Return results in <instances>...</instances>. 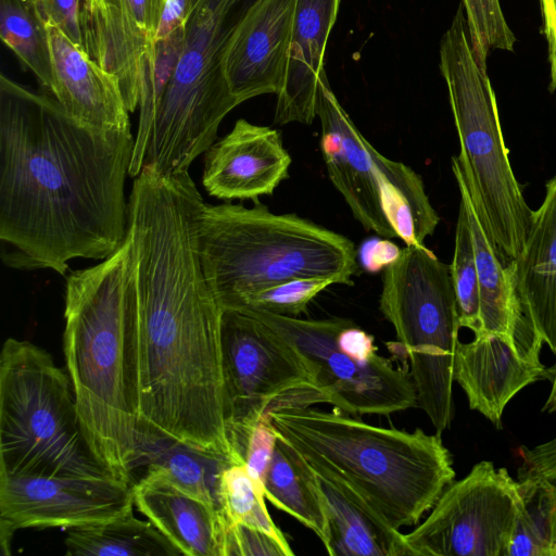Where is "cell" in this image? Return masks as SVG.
Wrapping results in <instances>:
<instances>
[{
  "label": "cell",
  "mask_w": 556,
  "mask_h": 556,
  "mask_svg": "<svg viewBox=\"0 0 556 556\" xmlns=\"http://www.w3.org/2000/svg\"><path fill=\"white\" fill-rule=\"evenodd\" d=\"M128 202L138 440L169 438L243 464L225 422L223 308L199 251L203 198L189 172L143 165Z\"/></svg>",
  "instance_id": "cell-1"
},
{
  "label": "cell",
  "mask_w": 556,
  "mask_h": 556,
  "mask_svg": "<svg viewBox=\"0 0 556 556\" xmlns=\"http://www.w3.org/2000/svg\"><path fill=\"white\" fill-rule=\"evenodd\" d=\"M130 128L99 130L51 97L0 75V244L15 269L65 275L128 238Z\"/></svg>",
  "instance_id": "cell-2"
},
{
  "label": "cell",
  "mask_w": 556,
  "mask_h": 556,
  "mask_svg": "<svg viewBox=\"0 0 556 556\" xmlns=\"http://www.w3.org/2000/svg\"><path fill=\"white\" fill-rule=\"evenodd\" d=\"M63 351L84 435L98 460L132 483L138 442L134 251L123 247L65 282Z\"/></svg>",
  "instance_id": "cell-3"
},
{
  "label": "cell",
  "mask_w": 556,
  "mask_h": 556,
  "mask_svg": "<svg viewBox=\"0 0 556 556\" xmlns=\"http://www.w3.org/2000/svg\"><path fill=\"white\" fill-rule=\"evenodd\" d=\"M265 417L307 463L343 479L399 530L417 526L455 480L439 432L372 426L337 408L273 406Z\"/></svg>",
  "instance_id": "cell-4"
},
{
  "label": "cell",
  "mask_w": 556,
  "mask_h": 556,
  "mask_svg": "<svg viewBox=\"0 0 556 556\" xmlns=\"http://www.w3.org/2000/svg\"><path fill=\"white\" fill-rule=\"evenodd\" d=\"M199 251L208 286L223 309L286 280L331 278L353 285L357 252L348 237L293 213L204 203Z\"/></svg>",
  "instance_id": "cell-5"
},
{
  "label": "cell",
  "mask_w": 556,
  "mask_h": 556,
  "mask_svg": "<svg viewBox=\"0 0 556 556\" xmlns=\"http://www.w3.org/2000/svg\"><path fill=\"white\" fill-rule=\"evenodd\" d=\"M439 54L459 140L456 156L480 222L507 265L525 247L532 210L509 162L486 61L472 48L463 5L441 38Z\"/></svg>",
  "instance_id": "cell-6"
},
{
  "label": "cell",
  "mask_w": 556,
  "mask_h": 556,
  "mask_svg": "<svg viewBox=\"0 0 556 556\" xmlns=\"http://www.w3.org/2000/svg\"><path fill=\"white\" fill-rule=\"evenodd\" d=\"M0 473L115 477L84 435L67 372L42 348L14 338L0 354Z\"/></svg>",
  "instance_id": "cell-7"
},
{
  "label": "cell",
  "mask_w": 556,
  "mask_h": 556,
  "mask_svg": "<svg viewBox=\"0 0 556 556\" xmlns=\"http://www.w3.org/2000/svg\"><path fill=\"white\" fill-rule=\"evenodd\" d=\"M258 0H195L180 54L156 110L143 165L162 175L188 172L216 141L224 117L238 104L224 73L236 29Z\"/></svg>",
  "instance_id": "cell-8"
},
{
  "label": "cell",
  "mask_w": 556,
  "mask_h": 556,
  "mask_svg": "<svg viewBox=\"0 0 556 556\" xmlns=\"http://www.w3.org/2000/svg\"><path fill=\"white\" fill-rule=\"evenodd\" d=\"M379 309L393 326L417 406L442 433L454 416V358L460 329L450 265L425 244L405 245L382 273Z\"/></svg>",
  "instance_id": "cell-9"
},
{
  "label": "cell",
  "mask_w": 556,
  "mask_h": 556,
  "mask_svg": "<svg viewBox=\"0 0 556 556\" xmlns=\"http://www.w3.org/2000/svg\"><path fill=\"white\" fill-rule=\"evenodd\" d=\"M304 357L319 403L353 415H390L417 406L408 369L379 355L371 334L348 318L305 319L254 309Z\"/></svg>",
  "instance_id": "cell-10"
},
{
  "label": "cell",
  "mask_w": 556,
  "mask_h": 556,
  "mask_svg": "<svg viewBox=\"0 0 556 556\" xmlns=\"http://www.w3.org/2000/svg\"><path fill=\"white\" fill-rule=\"evenodd\" d=\"M220 342L225 422L231 446L242 459L249 432L267 410L302 403L314 392L315 380L302 354L250 313L223 309Z\"/></svg>",
  "instance_id": "cell-11"
},
{
  "label": "cell",
  "mask_w": 556,
  "mask_h": 556,
  "mask_svg": "<svg viewBox=\"0 0 556 556\" xmlns=\"http://www.w3.org/2000/svg\"><path fill=\"white\" fill-rule=\"evenodd\" d=\"M515 480L482 460L443 491L427 518L404 534L410 556H507Z\"/></svg>",
  "instance_id": "cell-12"
},
{
  "label": "cell",
  "mask_w": 556,
  "mask_h": 556,
  "mask_svg": "<svg viewBox=\"0 0 556 556\" xmlns=\"http://www.w3.org/2000/svg\"><path fill=\"white\" fill-rule=\"evenodd\" d=\"M131 483L119 478H62L0 473V545L27 528L70 529L134 510Z\"/></svg>",
  "instance_id": "cell-13"
},
{
  "label": "cell",
  "mask_w": 556,
  "mask_h": 556,
  "mask_svg": "<svg viewBox=\"0 0 556 556\" xmlns=\"http://www.w3.org/2000/svg\"><path fill=\"white\" fill-rule=\"evenodd\" d=\"M316 116L321 125L320 150L327 174L355 219L384 239L397 238L383 204L377 163L379 153L362 135L330 88L327 73L319 81Z\"/></svg>",
  "instance_id": "cell-14"
},
{
  "label": "cell",
  "mask_w": 556,
  "mask_h": 556,
  "mask_svg": "<svg viewBox=\"0 0 556 556\" xmlns=\"http://www.w3.org/2000/svg\"><path fill=\"white\" fill-rule=\"evenodd\" d=\"M166 0H80L85 51L118 77L129 113L139 105L144 56Z\"/></svg>",
  "instance_id": "cell-15"
},
{
  "label": "cell",
  "mask_w": 556,
  "mask_h": 556,
  "mask_svg": "<svg viewBox=\"0 0 556 556\" xmlns=\"http://www.w3.org/2000/svg\"><path fill=\"white\" fill-rule=\"evenodd\" d=\"M291 163L277 129L240 118L205 152L202 184L219 200L257 202L289 177Z\"/></svg>",
  "instance_id": "cell-16"
},
{
  "label": "cell",
  "mask_w": 556,
  "mask_h": 556,
  "mask_svg": "<svg viewBox=\"0 0 556 556\" xmlns=\"http://www.w3.org/2000/svg\"><path fill=\"white\" fill-rule=\"evenodd\" d=\"M296 0H258L231 37L224 61L237 104L279 93L286 75Z\"/></svg>",
  "instance_id": "cell-17"
},
{
  "label": "cell",
  "mask_w": 556,
  "mask_h": 556,
  "mask_svg": "<svg viewBox=\"0 0 556 556\" xmlns=\"http://www.w3.org/2000/svg\"><path fill=\"white\" fill-rule=\"evenodd\" d=\"M541 350L523 354L496 334L458 342L454 358V381L464 390L469 407L502 428L507 404L527 386L552 380Z\"/></svg>",
  "instance_id": "cell-18"
},
{
  "label": "cell",
  "mask_w": 556,
  "mask_h": 556,
  "mask_svg": "<svg viewBox=\"0 0 556 556\" xmlns=\"http://www.w3.org/2000/svg\"><path fill=\"white\" fill-rule=\"evenodd\" d=\"M53 100L74 119L99 130L130 128L118 77L93 61L55 26L47 23Z\"/></svg>",
  "instance_id": "cell-19"
},
{
  "label": "cell",
  "mask_w": 556,
  "mask_h": 556,
  "mask_svg": "<svg viewBox=\"0 0 556 556\" xmlns=\"http://www.w3.org/2000/svg\"><path fill=\"white\" fill-rule=\"evenodd\" d=\"M131 484L137 509L186 556H223L224 527L216 507L178 485L157 466Z\"/></svg>",
  "instance_id": "cell-20"
},
{
  "label": "cell",
  "mask_w": 556,
  "mask_h": 556,
  "mask_svg": "<svg viewBox=\"0 0 556 556\" xmlns=\"http://www.w3.org/2000/svg\"><path fill=\"white\" fill-rule=\"evenodd\" d=\"M340 0H296L283 85L277 94L278 125H309L316 117L325 54L337 21Z\"/></svg>",
  "instance_id": "cell-21"
},
{
  "label": "cell",
  "mask_w": 556,
  "mask_h": 556,
  "mask_svg": "<svg viewBox=\"0 0 556 556\" xmlns=\"http://www.w3.org/2000/svg\"><path fill=\"white\" fill-rule=\"evenodd\" d=\"M452 170L466 210L475 251L479 282L482 334H496L523 354L543 348L525 317L513 282L511 268L495 250L476 212L457 156Z\"/></svg>",
  "instance_id": "cell-22"
},
{
  "label": "cell",
  "mask_w": 556,
  "mask_h": 556,
  "mask_svg": "<svg viewBox=\"0 0 556 556\" xmlns=\"http://www.w3.org/2000/svg\"><path fill=\"white\" fill-rule=\"evenodd\" d=\"M306 465L325 510V547L329 555H408L404 533L393 528L358 492L336 473L307 462Z\"/></svg>",
  "instance_id": "cell-23"
},
{
  "label": "cell",
  "mask_w": 556,
  "mask_h": 556,
  "mask_svg": "<svg viewBox=\"0 0 556 556\" xmlns=\"http://www.w3.org/2000/svg\"><path fill=\"white\" fill-rule=\"evenodd\" d=\"M521 311L536 337L556 356V175L532 210L525 247L508 264Z\"/></svg>",
  "instance_id": "cell-24"
},
{
  "label": "cell",
  "mask_w": 556,
  "mask_h": 556,
  "mask_svg": "<svg viewBox=\"0 0 556 556\" xmlns=\"http://www.w3.org/2000/svg\"><path fill=\"white\" fill-rule=\"evenodd\" d=\"M263 489L265 498L312 530L324 546L328 523L304 458L278 435Z\"/></svg>",
  "instance_id": "cell-25"
},
{
  "label": "cell",
  "mask_w": 556,
  "mask_h": 556,
  "mask_svg": "<svg viewBox=\"0 0 556 556\" xmlns=\"http://www.w3.org/2000/svg\"><path fill=\"white\" fill-rule=\"evenodd\" d=\"M229 464L233 462L227 456L199 450L169 438L140 437L132 476L137 468H164L178 485L218 509V481L222 471Z\"/></svg>",
  "instance_id": "cell-26"
},
{
  "label": "cell",
  "mask_w": 556,
  "mask_h": 556,
  "mask_svg": "<svg viewBox=\"0 0 556 556\" xmlns=\"http://www.w3.org/2000/svg\"><path fill=\"white\" fill-rule=\"evenodd\" d=\"M67 556H179L181 553L134 510L119 517L70 528L65 535Z\"/></svg>",
  "instance_id": "cell-27"
},
{
  "label": "cell",
  "mask_w": 556,
  "mask_h": 556,
  "mask_svg": "<svg viewBox=\"0 0 556 556\" xmlns=\"http://www.w3.org/2000/svg\"><path fill=\"white\" fill-rule=\"evenodd\" d=\"M386 215L405 245H422L432 236L440 216L432 206L422 178L409 166L377 155Z\"/></svg>",
  "instance_id": "cell-28"
},
{
  "label": "cell",
  "mask_w": 556,
  "mask_h": 556,
  "mask_svg": "<svg viewBox=\"0 0 556 556\" xmlns=\"http://www.w3.org/2000/svg\"><path fill=\"white\" fill-rule=\"evenodd\" d=\"M515 517L507 556H554L556 482L542 477L515 480Z\"/></svg>",
  "instance_id": "cell-29"
},
{
  "label": "cell",
  "mask_w": 556,
  "mask_h": 556,
  "mask_svg": "<svg viewBox=\"0 0 556 556\" xmlns=\"http://www.w3.org/2000/svg\"><path fill=\"white\" fill-rule=\"evenodd\" d=\"M0 37L22 67L36 77L40 91L51 96L54 73L50 42L36 0H0Z\"/></svg>",
  "instance_id": "cell-30"
},
{
  "label": "cell",
  "mask_w": 556,
  "mask_h": 556,
  "mask_svg": "<svg viewBox=\"0 0 556 556\" xmlns=\"http://www.w3.org/2000/svg\"><path fill=\"white\" fill-rule=\"evenodd\" d=\"M265 500L264 493L256 486L244 464H229L222 471L217 502L223 527L243 523L288 543L271 519Z\"/></svg>",
  "instance_id": "cell-31"
},
{
  "label": "cell",
  "mask_w": 556,
  "mask_h": 556,
  "mask_svg": "<svg viewBox=\"0 0 556 556\" xmlns=\"http://www.w3.org/2000/svg\"><path fill=\"white\" fill-rule=\"evenodd\" d=\"M460 328L482 334L479 282L471 232L464 204L459 202L455 229L454 253L450 265Z\"/></svg>",
  "instance_id": "cell-32"
},
{
  "label": "cell",
  "mask_w": 556,
  "mask_h": 556,
  "mask_svg": "<svg viewBox=\"0 0 556 556\" xmlns=\"http://www.w3.org/2000/svg\"><path fill=\"white\" fill-rule=\"evenodd\" d=\"M331 278L303 277L286 280L253 293L230 309H254L288 317H300L309 302L331 285Z\"/></svg>",
  "instance_id": "cell-33"
},
{
  "label": "cell",
  "mask_w": 556,
  "mask_h": 556,
  "mask_svg": "<svg viewBox=\"0 0 556 556\" xmlns=\"http://www.w3.org/2000/svg\"><path fill=\"white\" fill-rule=\"evenodd\" d=\"M475 52L483 60L492 50L513 51L516 37L500 0H462Z\"/></svg>",
  "instance_id": "cell-34"
},
{
  "label": "cell",
  "mask_w": 556,
  "mask_h": 556,
  "mask_svg": "<svg viewBox=\"0 0 556 556\" xmlns=\"http://www.w3.org/2000/svg\"><path fill=\"white\" fill-rule=\"evenodd\" d=\"M289 543L243 523L224 526L223 556H292Z\"/></svg>",
  "instance_id": "cell-35"
},
{
  "label": "cell",
  "mask_w": 556,
  "mask_h": 556,
  "mask_svg": "<svg viewBox=\"0 0 556 556\" xmlns=\"http://www.w3.org/2000/svg\"><path fill=\"white\" fill-rule=\"evenodd\" d=\"M278 434L264 417L249 432L241 451L243 464L256 486L264 493L263 481ZM265 496V495H264Z\"/></svg>",
  "instance_id": "cell-36"
},
{
  "label": "cell",
  "mask_w": 556,
  "mask_h": 556,
  "mask_svg": "<svg viewBox=\"0 0 556 556\" xmlns=\"http://www.w3.org/2000/svg\"><path fill=\"white\" fill-rule=\"evenodd\" d=\"M46 23L55 26L85 50L80 23V0H36Z\"/></svg>",
  "instance_id": "cell-37"
},
{
  "label": "cell",
  "mask_w": 556,
  "mask_h": 556,
  "mask_svg": "<svg viewBox=\"0 0 556 556\" xmlns=\"http://www.w3.org/2000/svg\"><path fill=\"white\" fill-rule=\"evenodd\" d=\"M518 454L522 465L518 469V478L542 477L556 482V437L532 448L520 446Z\"/></svg>",
  "instance_id": "cell-38"
},
{
  "label": "cell",
  "mask_w": 556,
  "mask_h": 556,
  "mask_svg": "<svg viewBox=\"0 0 556 556\" xmlns=\"http://www.w3.org/2000/svg\"><path fill=\"white\" fill-rule=\"evenodd\" d=\"M401 250L389 239L367 241L362 247V263L369 271H376L393 262Z\"/></svg>",
  "instance_id": "cell-39"
},
{
  "label": "cell",
  "mask_w": 556,
  "mask_h": 556,
  "mask_svg": "<svg viewBox=\"0 0 556 556\" xmlns=\"http://www.w3.org/2000/svg\"><path fill=\"white\" fill-rule=\"evenodd\" d=\"M188 0H166L155 33L154 41L164 39L185 26L189 14Z\"/></svg>",
  "instance_id": "cell-40"
},
{
  "label": "cell",
  "mask_w": 556,
  "mask_h": 556,
  "mask_svg": "<svg viewBox=\"0 0 556 556\" xmlns=\"http://www.w3.org/2000/svg\"><path fill=\"white\" fill-rule=\"evenodd\" d=\"M543 20V31L547 41L551 70V90L556 89V0H539Z\"/></svg>",
  "instance_id": "cell-41"
},
{
  "label": "cell",
  "mask_w": 556,
  "mask_h": 556,
  "mask_svg": "<svg viewBox=\"0 0 556 556\" xmlns=\"http://www.w3.org/2000/svg\"><path fill=\"white\" fill-rule=\"evenodd\" d=\"M549 369L552 372V388L542 410L547 413H556V362L552 367H549Z\"/></svg>",
  "instance_id": "cell-42"
},
{
  "label": "cell",
  "mask_w": 556,
  "mask_h": 556,
  "mask_svg": "<svg viewBox=\"0 0 556 556\" xmlns=\"http://www.w3.org/2000/svg\"><path fill=\"white\" fill-rule=\"evenodd\" d=\"M554 556H556V547H555Z\"/></svg>",
  "instance_id": "cell-43"
}]
</instances>
